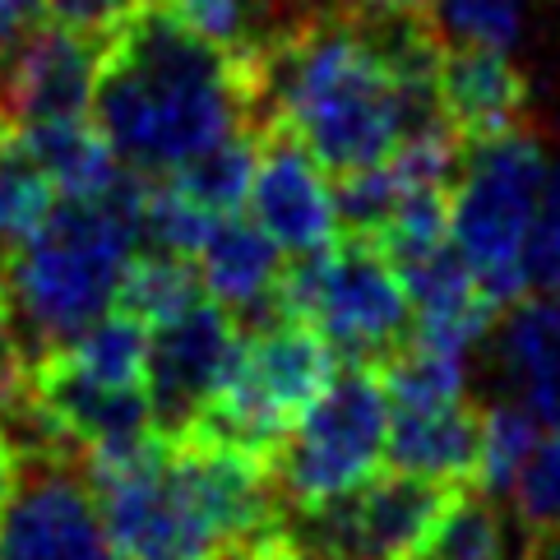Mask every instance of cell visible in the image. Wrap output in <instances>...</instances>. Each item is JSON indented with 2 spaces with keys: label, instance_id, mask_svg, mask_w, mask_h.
I'll list each match as a JSON object with an SVG mask.
<instances>
[{
  "label": "cell",
  "instance_id": "cell-25",
  "mask_svg": "<svg viewBox=\"0 0 560 560\" xmlns=\"http://www.w3.org/2000/svg\"><path fill=\"white\" fill-rule=\"evenodd\" d=\"M56 190L24 153L14 130L0 135V255H10L51 213Z\"/></svg>",
  "mask_w": 560,
  "mask_h": 560
},
{
  "label": "cell",
  "instance_id": "cell-18",
  "mask_svg": "<svg viewBox=\"0 0 560 560\" xmlns=\"http://www.w3.org/2000/svg\"><path fill=\"white\" fill-rule=\"evenodd\" d=\"M37 172L51 182L56 199H103L130 176V167L116 158L107 135L84 116L74 121H43L14 130Z\"/></svg>",
  "mask_w": 560,
  "mask_h": 560
},
{
  "label": "cell",
  "instance_id": "cell-33",
  "mask_svg": "<svg viewBox=\"0 0 560 560\" xmlns=\"http://www.w3.org/2000/svg\"><path fill=\"white\" fill-rule=\"evenodd\" d=\"M14 477H19V458H14V445L5 440V431H0V500L10 495L14 487Z\"/></svg>",
  "mask_w": 560,
  "mask_h": 560
},
{
  "label": "cell",
  "instance_id": "cell-1",
  "mask_svg": "<svg viewBox=\"0 0 560 560\" xmlns=\"http://www.w3.org/2000/svg\"><path fill=\"white\" fill-rule=\"evenodd\" d=\"M255 130H288L348 176L375 167L412 130L440 121V89L408 84L385 51L343 14H306L269 33L250 56Z\"/></svg>",
  "mask_w": 560,
  "mask_h": 560
},
{
  "label": "cell",
  "instance_id": "cell-9",
  "mask_svg": "<svg viewBox=\"0 0 560 560\" xmlns=\"http://www.w3.org/2000/svg\"><path fill=\"white\" fill-rule=\"evenodd\" d=\"M84 458H24L0 500V560H126L97 510Z\"/></svg>",
  "mask_w": 560,
  "mask_h": 560
},
{
  "label": "cell",
  "instance_id": "cell-34",
  "mask_svg": "<svg viewBox=\"0 0 560 560\" xmlns=\"http://www.w3.org/2000/svg\"><path fill=\"white\" fill-rule=\"evenodd\" d=\"M528 560H560V528L537 533V542L528 547Z\"/></svg>",
  "mask_w": 560,
  "mask_h": 560
},
{
  "label": "cell",
  "instance_id": "cell-24",
  "mask_svg": "<svg viewBox=\"0 0 560 560\" xmlns=\"http://www.w3.org/2000/svg\"><path fill=\"white\" fill-rule=\"evenodd\" d=\"M431 28L445 47L514 51L528 33V0H431Z\"/></svg>",
  "mask_w": 560,
  "mask_h": 560
},
{
  "label": "cell",
  "instance_id": "cell-35",
  "mask_svg": "<svg viewBox=\"0 0 560 560\" xmlns=\"http://www.w3.org/2000/svg\"><path fill=\"white\" fill-rule=\"evenodd\" d=\"M10 130V121H5V103H0V135H5Z\"/></svg>",
  "mask_w": 560,
  "mask_h": 560
},
{
  "label": "cell",
  "instance_id": "cell-16",
  "mask_svg": "<svg viewBox=\"0 0 560 560\" xmlns=\"http://www.w3.org/2000/svg\"><path fill=\"white\" fill-rule=\"evenodd\" d=\"M495 371L537 422L560 427V292L514 302L495 329Z\"/></svg>",
  "mask_w": 560,
  "mask_h": 560
},
{
  "label": "cell",
  "instance_id": "cell-11",
  "mask_svg": "<svg viewBox=\"0 0 560 560\" xmlns=\"http://www.w3.org/2000/svg\"><path fill=\"white\" fill-rule=\"evenodd\" d=\"M250 223L269 236L283 255H315L338 242L343 232V209H338V186L329 167L288 130L259 135L255 182H250Z\"/></svg>",
  "mask_w": 560,
  "mask_h": 560
},
{
  "label": "cell",
  "instance_id": "cell-20",
  "mask_svg": "<svg viewBox=\"0 0 560 560\" xmlns=\"http://www.w3.org/2000/svg\"><path fill=\"white\" fill-rule=\"evenodd\" d=\"M412 560H510V524L495 495L454 487Z\"/></svg>",
  "mask_w": 560,
  "mask_h": 560
},
{
  "label": "cell",
  "instance_id": "cell-14",
  "mask_svg": "<svg viewBox=\"0 0 560 560\" xmlns=\"http://www.w3.org/2000/svg\"><path fill=\"white\" fill-rule=\"evenodd\" d=\"M440 112L464 139H491L518 130L528 116V79L510 51L491 47H445L440 51Z\"/></svg>",
  "mask_w": 560,
  "mask_h": 560
},
{
  "label": "cell",
  "instance_id": "cell-5",
  "mask_svg": "<svg viewBox=\"0 0 560 560\" xmlns=\"http://www.w3.org/2000/svg\"><path fill=\"white\" fill-rule=\"evenodd\" d=\"M278 315L302 319L343 362L380 366L412 338V302L394 259L371 236L292 259L278 283Z\"/></svg>",
  "mask_w": 560,
  "mask_h": 560
},
{
  "label": "cell",
  "instance_id": "cell-4",
  "mask_svg": "<svg viewBox=\"0 0 560 560\" xmlns=\"http://www.w3.org/2000/svg\"><path fill=\"white\" fill-rule=\"evenodd\" d=\"M551 186L542 139L524 126L477 139L450 190V242L495 306L528 296V236Z\"/></svg>",
  "mask_w": 560,
  "mask_h": 560
},
{
  "label": "cell",
  "instance_id": "cell-26",
  "mask_svg": "<svg viewBox=\"0 0 560 560\" xmlns=\"http://www.w3.org/2000/svg\"><path fill=\"white\" fill-rule=\"evenodd\" d=\"M223 223L213 209H205L199 199H190L176 182L158 176V182L144 186V209H139V228H144V242L153 250L195 259L205 250V242L213 236V228Z\"/></svg>",
  "mask_w": 560,
  "mask_h": 560
},
{
  "label": "cell",
  "instance_id": "cell-32",
  "mask_svg": "<svg viewBox=\"0 0 560 560\" xmlns=\"http://www.w3.org/2000/svg\"><path fill=\"white\" fill-rule=\"evenodd\" d=\"M43 10H47V0H0V51L14 47L37 24Z\"/></svg>",
  "mask_w": 560,
  "mask_h": 560
},
{
  "label": "cell",
  "instance_id": "cell-29",
  "mask_svg": "<svg viewBox=\"0 0 560 560\" xmlns=\"http://www.w3.org/2000/svg\"><path fill=\"white\" fill-rule=\"evenodd\" d=\"M524 269H528V296L560 292V167H551V186H547L542 213H537L533 236H528Z\"/></svg>",
  "mask_w": 560,
  "mask_h": 560
},
{
  "label": "cell",
  "instance_id": "cell-37",
  "mask_svg": "<svg viewBox=\"0 0 560 560\" xmlns=\"http://www.w3.org/2000/svg\"><path fill=\"white\" fill-rule=\"evenodd\" d=\"M0 265H5V259H0Z\"/></svg>",
  "mask_w": 560,
  "mask_h": 560
},
{
  "label": "cell",
  "instance_id": "cell-21",
  "mask_svg": "<svg viewBox=\"0 0 560 560\" xmlns=\"http://www.w3.org/2000/svg\"><path fill=\"white\" fill-rule=\"evenodd\" d=\"M537 440H542V422L518 404V398H495L491 408H482V440H477V477L472 487L487 495H510L518 472L533 458Z\"/></svg>",
  "mask_w": 560,
  "mask_h": 560
},
{
  "label": "cell",
  "instance_id": "cell-28",
  "mask_svg": "<svg viewBox=\"0 0 560 560\" xmlns=\"http://www.w3.org/2000/svg\"><path fill=\"white\" fill-rule=\"evenodd\" d=\"M172 19H182V24L205 37V43L223 47L232 56H250L259 47L255 37V0H158Z\"/></svg>",
  "mask_w": 560,
  "mask_h": 560
},
{
  "label": "cell",
  "instance_id": "cell-7",
  "mask_svg": "<svg viewBox=\"0 0 560 560\" xmlns=\"http://www.w3.org/2000/svg\"><path fill=\"white\" fill-rule=\"evenodd\" d=\"M389 450V389L380 366H338L325 394L296 417L273 454V487L288 514L357 491L371 482Z\"/></svg>",
  "mask_w": 560,
  "mask_h": 560
},
{
  "label": "cell",
  "instance_id": "cell-22",
  "mask_svg": "<svg viewBox=\"0 0 560 560\" xmlns=\"http://www.w3.org/2000/svg\"><path fill=\"white\" fill-rule=\"evenodd\" d=\"M195 302H205V283H199L195 259L167 255V250L135 255V265L121 283V296H116V306L139 315L149 329L167 325V319L190 311Z\"/></svg>",
  "mask_w": 560,
  "mask_h": 560
},
{
  "label": "cell",
  "instance_id": "cell-8",
  "mask_svg": "<svg viewBox=\"0 0 560 560\" xmlns=\"http://www.w3.org/2000/svg\"><path fill=\"white\" fill-rule=\"evenodd\" d=\"M450 491L454 487L394 468L329 505L288 514V533L325 560H412Z\"/></svg>",
  "mask_w": 560,
  "mask_h": 560
},
{
  "label": "cell",
  "instance_id": "cell-3",
  "mask_svg": "<svg viewBox=\"0 0 560 560\" xmlns=\"http://www.w3.org/2000/svg\"><path fill=\"white\" fill-rule=\"evenodd\" d=\"M149 176L130 172L103 199H56L51 213L0 265V306L14 319L33 362L51 357L121 296V283L144 242Z\"/></svg>",
  "mask_w": 560,
  "mask_h": 560
},
{
  "label": "cell",
  "instance_id": "cell-12",
  "mask_svg": "<svg viewBox=\"0 0 560 560\" xmlns=\"http://www.w3.org/2000/svg\"><path fill=\"white\" fill-rule=\"evenodd\" d=\"M103 56L107 43L97 37L61 24H33L14 47L0 51V103L10 130L89 116Z\"/></svg>",
  "mask_w": 560,
  "mask_h": 560
},
{
  "label": "cell",
  "instance_id": "cell-17",
  "mask_svg": "<svg viewBox=\"0 0 560 560\" xmlns=\"http://www.w3.org/2000/svg\"><path fill=\"white\" fill-rule=\"evenodd\" d=\"M477 440H482V412H472L464 398L435 408H389L385 458L389 468L440 487H472Z\"/></svg>",
  "mask_w": 560,
  "mask_h": 560
},
{
  "label": "cell",
  "instance_id": "cell-13",
  "mask_svg": "<svg viewBox=\"0 0 560 560\" xmlns=\"http://www.w3.org/2000/svg\"><path fill=\"white\" fill-rule=\"evenodd\" d=\"M398 278H404L408 302H412V338L417 343L472 357V348L491 334L500 306L472 278V269L458 259L454 242L404 265Z\"/></svg>",
  "mask_w": 560,
  "mask_h": 560
},
{
  "label": "cell",
  "instance_id": "cell-10",
  "mask_svg": "<svg viewBox=\"0 0 560 560\" xmlns=\"http://www.w3.org/2000/svg\"><path fill=\"white\" fill-rule=\"evenodd\" d=\"M242 343H246L242 319L209 302V296L167 319V325H158L149 352V380H144L153 427L163 435L195 431L199 417L213 408V398L232 380Z\"/></svg>",
  "mask_w": 560,
  "mask_h": 560
},
{
  "label": "cell",
  "instance_id": "cell-2",
  "mask_svg": "<svg viewBox=\"0 0 560 560\" xmlns=\"http://www.w3.org/2000/svg\"><path fill=\"white\" fill-rule=\"evenodd\" d=\"M93 126L130 172L172 176L205 149L255 130L250 61L195 37L149 0V10L107 43Z\"/></svg>",
  "mask_w": 560,
  "mask_h": 560
},
{
  "label": "cell",
  "instance_id": "cell-6",
  "mask_svg": "<svg viewBox=\"0 0 560 560\" xmlns=\"http://www.w3.org/2000/svg\"><path fill=\"white\" fill-rule=\"evenodd\" d=\"M334 371L338 352L302 319L273 315L265 325H250L232 380L186 435H205L273 464L278 445L296 427V417L325 394Z\"/></svg>",
  "mask_w": 560,
  "mask_h": 560
},
{
  "label": "cell",
  "instance_id": "cell-31",
  "mask_svg": "<svg viewBox=\"0 0 560 560\" xmlns=\"http://www.w3.org/2000/svg\"><path fill=\"white\" fill-rule=\"evenodd\" d=\"M218 560H325V556L311 551L306 542H296V537L288 533V524H283V528H273L265 537H255V542H242V547L223 551Z\"/></svg>",
  "mask_w": 560,
  "mask_h": 560
},
{
  "label": "cell",
  "instance_id": "cell-19",
  "mask_svg": "<svg viewBox=\"0 0 560 560\" xmlns=\"http://www.w3.org/2000/svg\"><path fill=\"white\" fill-rule=\"evenodd\" d=\"M149 352H153V329L144 319L130 311H107V315H97L89 329H79L70 343L56 348L51 357L66 362L70 371L97 380V385L144 389Z\"/></svg>",
  "mask_w": 560,
  "mask_h": 560
},
{
  "label": "cell",
  "instance_id": "cell-23",
  "mask_svg": "<svg viewBox=\"0 0 560 560\" xmlns=\"http://www.w3.org/2000/svg\"><path fill=\"white\" fill-rule=\"evenodd\" d=\"M255 158H259V135L242 130V135L223 139V144L205 149L199 158H190V163L176 167L167 182H176L190 199H199V205L213 209L218 218H232L250 199Z\"/></svg>",
  "mask_w": 560,
  "mask_h": 560
},
{
  "label": "cell",
  "instance_id": "cell-36",
  "mask_svg": "<svg viewBox=\"0 0 560 560\" xmlns=\"http://www.w3.org/2000/svg\"><path fill=\"white\" fill-rule=\"evenodd\" d=\"M556 28H560V0H556Z\"/></svg>",
  "mask_w": 560,
  "mask_h": 560
},
{
  "label": "cell",
  "instance_id": "cell-15",
  "mask_svg": "<svg viewBox=\"0 0 560 560\" xmlns=\"http://www.w3.org/2000/svg\"><path fill=\"white\" fill-rule=\"evenodd\" d=\"M205 296L232 311L246 325H265L278 315V283H283V250H278L250 218H223L195 255Z\"/></svg>",
  "mask_w": 560,
  "mask_h": 560
},
{
  "label": "cell",
  "instance_id": "cell-27",
  "mask_svg": "<svg viewBox=\"0 0 560 560\" xmlns=\"http://www.w3.org/2000/svg\"><path fill=\"white\" fill-rule=\"evenodd\" d=\"M514 518L533 533H551L560 528V427H551L537 440L533 458L518 472V482L510 491Z\"/></svg>",
  "mask_w": 560,
  "mask_h": 560
},
{
  "label": "cell",
  "instance_id": "cell-30",
  "mask_svg": "<svg viewBox=\"0 0 560 560\" xmlns=\"http://www.w3.org/2000/svg\"><path fill=\"white\" fill-rule=\"evenodd\" d=\"M144 10H149V0H47L51 24L97 37V43H112V37L130 28Z\"/></svg>",
  "mask_w": 560,
  "mask_h": 560
}]
</instances>
